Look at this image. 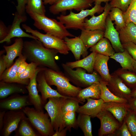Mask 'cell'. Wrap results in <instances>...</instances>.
I'll return each instance as SVG.
<instances>
[{
	"mask_svg": "<svg viewBox=\"0 0 136 136\" xmlns=\"http://www.w3.org/2000/svg\"><path fill=\"white\" fill-rule=\"evenodd\" d=\"M67 130V128L65 127L61 130L55 131L52 136H65Z\"/></svg>",
	"mask_w": 136,
	"mask_h": 136,
	"instance_id": "50",
	"label": "cell"
},
{
	"mask_svg": "<svg viewBox=\"0 0 136 136\" xmlns=\"http://www.w3.org/2000/svg\"><path fill=\"white\" fill-rule=\"evenodd\" d=\"M118 31L122 44L128 42L136 44V25L130 22Z\"/></svg>",
	"mask_w": 136,
	"mask_h": 136,
	"instance_id": "29",
	"label": "cell"
},
{
	"mask_svg": "<svg viewBox=\"0 0 136 136\" xmlns=\"http://www.w3.org/2000/svg\"><path fill=\"white\" fill-rule=\"evenodd\" d=\"M97 53L92 52L89 55L81 59L75 61L68 62L65 64L69 67L73 69L81 67L86 70L89 73H92Z\"/></svg>",
	"mask_w": 136,
	"mask_h": 136,
	"instance_id": "26",
	"label": "cell"
},
{
	"mask_svg": "<svg viewBox=\"0 0 136 136\" xmlns=\"http://www.w3.org/2000/svg\"><path fill=\"white\" fill-rule=\"evenodd\" d=\"M58 0H43L45 5L48 4L52 5Z\"/></svg>",
	"mask_w": 136,
	"mask_h": 136,
	"instance_id": "54",
	"label": "cell"
},
{
	"mask_svg": "<svg viewBox=\"0 0 136 136\" xmlns=\"http://www.w3.org/2000/svg\"><path fill=\"white\" fill-rule=\"evenodd\" d=\"M66 98L62 97L49 98L44 106L55 131L61 130L65 127L62 107Z\"/></svg>",
	"mask_w": 136,
	"mask_h": 136,
	"instance_id": "8",
	"label": "cell"
},
{
	"mask_svg": "<svg viewBox=\"0 0 136 136\" xmlns=\"http://www.w3.org/2000/svg\"><path fill=\"white\" fill-rule=\"evenodd\" d=\"M7 68L2 56L0 58V76H1Z\"/></svg>",
	"mask_w": 136,
	"mask_h": 136,
	"instance_id": "51",
	"label": "cell"
},
{
	"mask_svg": "<svg viewBox=\"0 0 136 136\" xmlns=\"http://www.w3.org/2000/svg\"><path fill=\"white\" fill-rule=\"evenodd\" d=\"M107 86L113 93L120 97L127 100L131 97V90L118 77L112 76Z\"/></svg>",
	"mask_w": 136,
	"mask_h": 136,
	"instance_id": "19",
	"label": "cell"
},
{
	"mask_svg": "<svg viewBox=\"0 0 136 136\" xmlns=\"http://www.w3.org/2000/svg\"><path fill=\"white\" fill-rule=\"evenodd\" d=\"M110 57L120 63L123 69L134 70L132 58L126 50L124 49V51L122 52L115 53Z\"/></svg>",
	"mask_w": 136,
	"mask_h": 136,
	"instance_id": "33",
	"label": "cell"
},
{
	"mask_svg": "<svg viewBox=\"0 0 136 136\" xmlns=\"http://www.w3.org/2000/svg\"><path fill=\"white\" fill-rule=\"evenodd\" d=\"M78 114L77 119L78 126L81 130L85 136H92L91 117L85 114Z\"/></svg>",
	"mask_w": 136,
	"mask_h": 136,
	"instance_id": "36",
	"label": "cell"
},
{
	"mask_svg": "<svg viewBox=\"0 0 136 136\" xmlns=\"http://www.w3.org/2000/svg\"><path fill=\"white\" fill-rule=\"evenodd\" d=\"M132 0H131V1H132Z\"/></svg>",
	"mask_w": 136,
	"mask_h": 136,
	"instance_id": "57",
	"label": "cell"
},
{
	"mask_svg": "<svg viewBox=\"0 0 136 136\" xmlns=\"http://www.w3.org/2000/svg\"><path fill=\"white\" fill-rule=\"evenodd\" d=\"M28 118L25 116L21 120L15 131L17 136H38L40 135L33 129Z\"/></svg>",
	"mask_w": 136,
	"mask_h": 136,
	"instance_id": "32",
	"label": "cell"
},
{
	"mask_svg": "<svg viewBox=\"0 0 136 136\" xmlns=\"http://www.w3.org/2000/svg\"><path fill=\"white\" fill-rule=\"evenodd\" d=\"M44 67L40 66L34 75L30 79L28 84L25 86L28 93V99L31 105L36 109L42 111L45 104L38 93L37 77L39 72Z\"/></svg>",
	"mask_w": 136,
	"mask_h": 136,
	"instance_id": "14",
	"label": "cell"
},
{
	"mask_svg": "<svg viewBox=\"0 0 136 136\" xmlns=\"http://www.w3.org/2000/svg\"><path fill=\"white\" fill-rule=\"evenodd\" d=\"M121 78L127 83L130 85L136 84V75L131 73L124 72L120 75Z\"/></svg>",
	"mask_w": 136,
	"mask_h": 136,
	"instance_id": "43",
	"label": "cell"
},
{
	"mask_svg": "<svg viewBox=\"0 0 136 136\" xmlns=\"http://www.w3.org/2000/svg\"><path fill=\"white\" fill-rule=\"evenodd\" d=\"M38 64L33 62L28 63L25 70L17 76L18 83L23 85H27L29 80L35 74L39 67Z\"/></svg>",
	"mask_w": 136,
	"mask_h": 136,
	"instance_id": "35",
	"label": "cell"
},
{
	"mask_svg": "<svg viewBox=\"0 0 136 136\" xmlns=\"http://www.w3.org/2000/svg\"><path fill=\"white\" fill-rule=\"evenodd\" d=\"M99 83H94L89 86L82 89L77 98L82 103L85 101L86 99L88 98L96 99L100 98L101 90Z\"/></svg>",
	"mask_w": 136,
	"mask_h": 136,
	"instance_id": "28",
	"label": "cell"
},
{
	"mask_svg": "<svg viewBox=\"0 0 136 136\" xmlns=\"http://www.w3.org/2000/svg\"><path fill=\"white\" fill-rule=\"evenodd\" d=\"M95 4L100 5L102 2L107 3L111 1V0H92Z\"/></svg>",
	"mask_w": 136,
	"mask_h": 136,
	"instance_id": "53",
	"label": "cell"
},
{
	"mask_svg": "<svg viewBox=\"0 0 136 136\" xmlns=\"http://www.w3.org/2000/svg\"><path fill=\"white\" fill-rule=\"evenodd\" d=\"M17 4L16 7V12L19 15H25L26 0H17Z\"/></svg>",
	"mask_w": 136,
	"mask_h": 136,
	"instance_id": "45",
	"label": "cell"
},
{
	"mask_svg": "<svg viewBox=\"0 0 136 136\" xmlns=\"http://www.w3.org/2000/svg\"><path fill=\"white\" fill-rule=\"evenodd\" d=\"M32 126L43 136H52L55 132L47 113L27 106L22 110Z\"/></svg>",
	"mask_w": 136,
	"mask_h": 136,
	"instance_id": "4",
	"label": "cell"
},
{
	"mask_svg": "<svg viewBox=\"0 0 136 136\" xmlns=\"http://www.w3.org/2000/svg\"><path fill=\"white\" fill-rule=\"evenodd\" d=\"M31 105L28 95H21L17 94L6 99H2L0 102L1 108L9 111L22 110L25 107Z\"/></svg>",
	"mask_w": 136,
	"mask_h": 136,
	"instance_id": "15",
	"label": "cell"
},
{
	"mask_svg": "<svg viewBox=\"0 0 136 136\" xmlns=\"http://www.w3.org/2000/svg\"><path fill=\"white\" fill-rule=\"evenodd\" d=\"M104 7L101 5L95 4L94 6L90 9L81 10L79 13H75L70 11L66 15H60L57 17V19L63 24L66 28L74 29H84V20L87 16H92L96 13H102Z\"/></svg>",
	"mask_w": 136,
	"mask_h": 136,
	"instance_id": "5",
	"label": "cell"
},
{
	"mask_svg": "<svg viewBox=\"0 0 136 136\" xmlns=\"http://www.w3.org/2000/svg\"><path fill=\"white\" fill-rule=\"evenodd\" d=\"M43 72L46 80L50 85H54L61 94L65 96L76 97L82 89L71 84L64 74L45 67Z\"/></svg>",
	"mask_w": 136,
	"mask_h": 136,
	"instance_id": "2",
	"label": "cell"
},
{
	"mask_svg": "<svg viewBox=\"0 0 136 136\" xmlns=\"http://www.w3.org/2000/svg\"><path fill=\"white\" fill-rule=\"evenodd\" d=\"M28 14L34 21L33 25L38 29L43 30L46 33L62 39L68 37H75L70 32L64 25L59 21L49 18L45 15L33 13Z\"/></svg>",
	"mask_w": 136,
	"mask_h": 136,
	"instance_id": "3",
	"label": "cell"
},
{
	"mask_svg": "<svg viewBox=\"0 0 136 136\" xmlns=\"http://www.w3.org/2000/svg\"><path fill=\"white\" fill-rule=\"evenodd\" d=\"M76 112H68L63 114V119L65 127L70 131L72 128H76L78 126Z\"/></svg>",
	"mask_w": 136,
	"mask_h": 136,
	"instance_id": "40",
	"label": "cell"
},
{
	"mask_svg": "<svg viewBox=\"0 0 136 136\" xmlns=\"http://www.w3.org/2000/svg\"><path fill=\"white\" fill-rule=\"evenodd\" d=\"M124 14L126 25L132 22L136 25V0L131 1Z\"/></svg>",
	"mask_w": 136,
	"mask_h": 136,
	"instance_id": "39",
	"label": "cell"
},
{
	"mask_svg": "<svg viewBox=\"0 0 136 136\" xmlns=\"http://www.w3.org/2000/svg\"><path fill=\"white\" fill-rule=\"evenodd\" d=\"M129 109L136 112V97H131L127 103Z\"/></svg>",
	"mask_w": 136,
	"mask_h": 136,
	"instance_id": "49",
	"label": "cell"
},
{
	"mask_svg": "<svg viewBox=\"0 0 136 136\" xmlns=\"http://www.w3.org/2000/svg\"><path fill=\"white\" fill-rule=\"evenodd\" d=\"M27 19L25 15L18 14L16 12L15 13L14 17L12 24L8 28V33L6 37L3 40L0 41V43L5 42L9 43L13 38L27 37L35 40H38L36 37L24 31L20 27V23L25 22Z\"/></svg>",
	"mask_w": 136,
	"mask_h": 136,
	"instance_id": "13",
	"label": "cell"
},
{
	"mask_svg": "<svg viewBox=\"0 0 136 136\" xmlns=\"http://www.w3.org/2000/svg\"><path fill=\"white\" fill-rule=\"evenodd\" d=\"M8 29L6 27L3 22L2 20L0 21V41L5 39L7 36Z\"/></svg>",
	"mask_w": 136,
	"mask_h": 136,
	"instance_id": "47",
	"label": "cell"
},
{
	"mask_svg": "<svg viewBox=\"0 0 136 136\" xmlns=\"http://www.w3.org/2000/svg\"><path fill=\"white\" fill-rule=\"evenodd\" d=\"M108 82L102 80L100 82L99 85L101 90L100 98L104 102H112L127 103V99L116 95L109 90L107 86Z\"/></svg>",
	"mask_w": 136,
	"mask_h": 136,
	"instance_id": "31",
	"label": "cell"
},
{
	"mask_svg": "<svg viewBox=\"0 0 136 136\" xmlns=\"http://www.w3.org/2000/svg\"><path fill=\"white\" fill-rule=\"evenodd\" d=\"M108 16L112 21H114L115 28L118 31L124 27L126 25L124 12L117 8H112Z\"/></svg>",
	"mask_w": 136,
	"mask_h": 136,
	"instance_id": "34",
	"label": "cell"
},
{
	"mask_svg": "<svg viewBox=\"0 0 136 136\" xmlns=\"http://www.w3.org/2000/svg\"><path fill=\"white\" fill-rule=\"evenodd\" d=\"M96 117L99 119L100 122L99 136L114 134L119 128V122L110 112L107 110H102Z\"/></svg>",
	"mask_w": 136,
	"mask_h": 136,
	"instance_id": "10",
	"label": "cell"
},
{
	"mask_svg": "<svg viewBox=\"0 0 136 136\" xmlns=\"http://www.w3.org/2000/svg\"><path fill=\"white\" fill-rule=\"evenodd\" d=\"M45 68L38 73L37 77V81L38 91L41 93V98L45 104L46 103L47 99L53 97L73 99L79 101L80 103H81V102L77 97L63 96L60 94L57 90L52 89L48 84L45 79L43 72Z\"/></svg>",
	"mask_w": 136,
	"mask_h": 136,
	"instance_id": "12",
	"label": "cell"
},
{
	"mask_svg": "<svg viewBox=\"0 0 136 136\" xmlns=\"http://www.w3.org/2000/svg\"><path fill=\"white\" fill-rule=\"evenodd\" d=\"M122 45L124 49L127 51L133 59L136 60V44L128 42Z\"/></svg>",
	"mask_w": 136,
	"mask_h": 136,
	"instance_id": "44",
	"label": "cell"
},
{
	"mask_svg": "<svg viewBox=\"0 0 136 136\" xmlns=\"http://www.w3.org/2000/svg\"><path fill=\"white\" fill-rule=\"evenodd\" d=\"M25 11L28 14L33 13L45 15L46 10L43 0H26Z\"/></svg>",
	"mask_w": 136,
	"mask_h": 136,
	"instance_id": "37",
	"label": "cell"
},
{
	"mask_svg": "<svg viewBox=\"0 0 136 136\" xmlns=\"http://www.w3.org/2000/svg\"><path fill=\"white\" fill-rule=\"evenodd\" d=\"M87 103L80 106L76 112L81 114L94 117L103 110L104 102L101 98L96 99L91 98L86 99Z\"/></svg>",
	"mask_w": 136,
	"mask_h": 136,
	"instance_id": "21",
	"label": "cell"
},
{
	"mask_svg": "<svg viewBox=\"0 0 136 136\" xmlns=\"http://www.w3.org/2000/svg\"><path fill=\"white\" fill-rule=\"evenodd\" d=\"M24 42L22 38H17L12 45L9 46H4L3 47L6 52V55L2 56L7 68L13 64L14 59L17 57L22 56Z\"/></svg>",
	"mask_w": 136,
	"mask_h": 136,
	"instance_id": "17",
	"label": "cell"
},
{
	"mask_svg": "<svg viewBox=\"0 0 136 136\" xmlns=\"http://www.w3.org/2000/svg\"><path fill=\"white\" fill-rule=\"evenodd\" d=\"M92 0H58L50 7L49 10L53 14L75 10L80 11L92 6Z\"/></svg>",
	"mask_w": 136,
	"mask_h": 136,
	"instance_id": "9",
	"label": "cell"
},
{
	"mask_svg": "<svg viewBox=\"0 0 136 136\" xmlns=\"http://www.w3.org/2000/svg\"><path fill=\"white\" fill-rule=\"evenodd\" d=\"M5 113V110L1 111L0 112V131H1L3 127L4 117Z\"/></svg>",
	"mask_w": 136,
	"mask_h": 136,
	"instance_id": "52",
	"label": "cell"
},
{
	"mask_svg": "<svg viewBox=\"0 0 136 136\" xmlns=\"http://www.w3.org/2000/svg\"><path fill=\"white\" fill-rule=\"evenodd\" d=\"M103 12L99 15H94L89 19L86 18L84 20V29L88 30H99L104 31L106 20L112 8L109 3H106Z\"/></svg>",
	"mask_w": 136,
	"mask_h": 136,
	"instance_id": "16",
	"label": "cell"
},
{
	"mask_svg": "<svg viewBox=\"0 0 136 136\" xmlns=\"http://www.w3.org/2000/svg\"><path fill=\"white\" fill-rule=\"evenodd\" d=\"M117 135L121 136H132L125 120L119 128Z\"/></svg>",
	"mask_w": 136,
	"mask_h": 136,
	"instance_id": "46",
	"label": "cell"
},
{
	"mask_svg": "<svg viewBox=\"0 0 136 136\" xmlns=\"http://www.w3.org/2000/svg\"><path fill=\"white\" fill-rule=\"evenodd\" d=\"M124 120L131 135L136 136V112L129 110Z\"/></svg>",
	"mask_w": 136,
	"mask_h": 136,
	"instance_id": "38",
	"label": "cell"
},
{
	"mask_svg": "<svg viewBox=\"0 0 136 136\" xmlns=\"http://www.w3.org/2000/svg\"><path fill=\"white\" fill-rule=\"evenodd\" d=\"M90 50L92 52L110 57L113 56L115 53L110 41L104 37L90 48Z\"/></svg>",
	"mask_w": 136,
	"mask_h": 136,
	"instance_id": "30",
	"label": "cell"
},
{
	"mask_svg": "<svg viewBox=\"0 0 136 136\" xmlns=\"http://www.w3.org/2000/svg\"><path fill=\"white\" fill-rule=\"evenodd\" d=\"M58 53L55 49L45 47L38 40L24 42L23 54L30 62L35 63L39 66L60 71L55 61Z\"/></svg>",
	"mask_w": 136,
	"mask_h": 136,
	"instance_id": "1",
	"label": "cell"
},
{
	"mask_svg": "<svg viewBox=\"0 0 136 136\" xmlns=\"http://www.w3.org/2000/svg\"><path fill=\"white\" fill-rule=\"evenodd\" d=\"M15 83L0 81V98L4 99L9 95L18 93L25 94L28 92L23 85Z\"/></svg>",
	"mask_w": 136,
	"mask_h": 136,
	"instance_id": "24",
	"label": "cell"
},
{
	"mask_svg": "<svg viewBox=\"0 0 136 136\" xmlns=\"http://www.w3.org/2000/svg\"><path fill=\"white\" fill-rule=\"evenodd\" d=\"M132 65L134 70L136 72V60L132 58Z\"/></svg>",
	"mask_w": 136,
	"mask_h": 136,
	"instance_id": "56",
	"label": "cell"
},
{
	"mask_svg": "<svg viewBox=\"0 0 136 136\" xmlns=\"http://www.w3.org/2000/svg\"><path fill=\"white\" fill-rule=\"evenodd\" d=\"M109 56L97 53L94 65V69L100 75L102 80L109 82L111 79L108 66Z\"/></svg>",
	"mask_w": 136,
	"mask_h": 136,
	"instance_id": "23",
	"label": "cell"
},
{
	"mask_svg": "<svg viewBox=\"0 0 136 136\" xmlns=\"http://www.w3.org/2000/svg\"><path fill=\"white\" fill-rule=\"evenodd\" d=\"M104 31L101 30L83 29L81 30L79 37L88 49L95 45L104 37Z\"/></svg>",
	"mask_w": 136,
	"mask_h": 136,
	"instance_id": "25",
	"label": "cell"
},
{
	"mask_svg": "<svg viewBox=\"0 0 136 136\" xmlns=\"http://www.w3.org/2000/svg\"><path fill=\"white\" fill-rule=\"evenodd\" d=\"M62 66L65 75L70 81L78 87H86L94 83H99L102 80L100 76L95 72L87 73L85 70L81 67L74 70L65 63H62Z\"/></svg>",
	"mask_w": 136,
	"mask_h": 136,
	"instance_id": "6",
	"label": "cell"
},
{
	"mask_svg": "<svg viewBox=\"0 0 136 136\" xmlns=\"http://www.w3.org/2000/svg\"><path fill=\"white\" fill-rule=\"evenodd\" d=\"M104 37L109 40L113 48L117 52H122L124 51L120 40L119 33L114 27V24L108 15L106 20Z\"/></svg>",
	"mask_w": 136,
	"mask_h": 136,
	"instance_id": "18",
	"label": "cell"
},
{
	"mask_svg": "<svg viewBox=\"0 0 136 136\" xmlns=\"http://www.w3.org/2000/svg\"><path fill=\"white\" fill-rule=\"evenodd\" d=\"M78 101L73 99L66 98L62 106V110L63 114L70 111L76 112L80 106Z\"/></svg>",
	"mask_w": 136,
	"mask_h": 136,
	"instance_id": "41",
	"label": "cell"
},
{
	"mask_svg": "<svg viewBox=\"0 0 136 136\" xmlns=\"http://www.w3.org/2000/svg\"><path fill=\"white\" fill-rule=\"evenodd\" d=\"M22 110L9 111L6 112L3 128L0 132L2 136H10L17 128L21 119L25 116Z\"/></svg>",
	"mask_w": 136,
	"mask_h": 136,
	"instance_id": "11",
	"label": "cell"
},
{
	"mask_svg": "<svg viewBox=\"0 0 136 136\" xmlns=\"http://www.w3.org/2000/svg\"><path fill=\"white\" fill-rule=\"evenodd\" d=\"M131 97H136V88L133 91H131Z\"/></svg>",
	"mask_w": 136,
	"mask_h": 136,
	"instance_id": "55",
	"label": "cell"
},
{
	"mask_svg": "<svg viewBox=\"0 0 136 136\" xmlns=\"http://www.w3.org/2000/svg\"><path fill=\"white\" fill-rule=\"evenodd\" d=\"M26 59L23 60L18 66L17 71V76L23 72L26 69L28 64L26 61Z\"/></svg>",
	"mask_w": 136,
	"mask_h": 136,
	"instance_id": "48",
	"label": "cell"
},
{
	"mask_svg": "<svg viewBox=\"0 0 136 136\" xmlns=\"http://www.w3.org/2000/svg\"><path fill=\"white\" fill-rule=\"evenodd\" d=\"M131 0H111L109 4L112 8H117L123 12L126 11Z\"/></svg>",
	"mask_w": 136,
	"mask_h": 136,
	"instance_id": "42",
	"label": "cell"
},
{
	"mask_svg": "<svg viewBox=\"0 0 136 136\" xmlns=\"http://www.w3.org/2000/svg\"><path fill=\"white\" fill-rule=\"evenodd\" d=\"M103 110L110 112L120 123H122L129 110L127 103L104 102Z\"/></svg>",
	"mask_w": 136,
	"mask_h": 136,
	"instance_id": "22",
	"label": "cell"
},
{
	"mask_svg": "<svg viewBox=\"0 0 136 136\" xmlns=\"http://www.w3.org/2000/svg\"><path fill=\"white\" fill-rule=\"evenodd\" d=\"M22 26L26 32L37 38L45 47L55 49L61 54H69V50L63 39L50 34L42 33L25 24H22Z\"/></svg>",
	"mask_w": 136,
	"mask_h": 136,
	"instance_id": "7",
	"label": "cell"
},
{
	"mask_svg": "<svg viewBox=\"0 0 136 136\" xmlns=\"http://www.w3.org/2000/svg\"><path fill=\"white\" fill-rule=\"evenodd\" d=\"M64 39L69 51L72 53L76 60H80L81 56L84 58L87 56L88 49L79 37L71 38L67 37Z\"/></svg>",
	"mask_w": 136,
	"mask_h": 136,
	"instance_id": "20",
	"label": "cell"
},
{
	"mask_svg": "<svg viewBox=\"0 0 136 136\" xmlns=\"http://www.w3.org/2000/svg\"><path fill=\"white\" fill-rule=\"evenodd\" d=\"M25 59H26V57L23 55L18 57L14 63L7 68L0 76V81L18 83L17 73V67L22 61Z\"/></svg>",
	"mask_w": 136,
	"mask_h": 136,
	"instance_id": "27",
	"label": "cell"
}]
</instances>
